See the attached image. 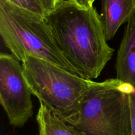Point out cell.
<instances>
[{"label":"cell","instance_id":"6da1fadb","mask_svg":"<svg viewBox=\"0 0 135 135\" xmlns=\"http://www.w3.org/2000/svg\"><path fill=\"white\" fill-rule=\"evenodd\" d=\"M44 17L67 59L86 78L97 79L114 50L108 44L96 8H83L70 0H62Z\"/></svg>","mask_w":135,"mask_h":135},{"label":"cell","instance_id":"7a4b0ae2","mask_svg":"<svg viewBox=\"0 0 135 135\" xmlns=\"http://www.w3.org/2000/svg\"><path fill=\"white\" fill-rule=\"evenodd\" d=\"M0 35L5 46L21 62L31 55L86 78L60 50L44 16L0 0Z\"/></svg>","mask_w":135,"mask_h":135},{"label":"cell","instance_id":"3957f363","mask_svg":"<svg viewBox=\"0 0 135 135\" xmlns=\"http://www.w3.org/2000/svg\"><path fill=\"white\" fill-rule=\"evenodd\" d=\"M22 65L32 95L59 118L73 125L87 95L98 82L31 55L25 57Z\"/></svg>","mask_w":135,"mask_h":135},{"label":"cell","instance_id":"277c9868","mask_svg":"<svg viewBox=\"0 0 135 135\" xmlns=\"http://www.w3.org/2000/svg\"><path fill=\"white\" fill-rule=\"evenodd\" d=\"M132 86L117 78L98 83L87 95L73 126L87 135H132Z\"/></svg>","mask_w":135,"mask_h":135},{"label":"cell","instance_id":"5b68a950","mask_svg":"<svg viewBox=\"0 0 135 135\" xmlns=\"http://www.w3.org/2000/svg\"><path fill=\"white\" fill-rule=\"evenodd\" d=\"M20 62L13 54H0V103L15 127H22L33 115L32 94Z\"/></svg>","mask_w":135,"mask_h":135},{"label":"cell","instance_id":"8992f818","mask_svg":"<svg viewBox=\"0 0 135 135\" xmlns=\"http://www.w3.org/2000/svg\"><path fill=\"white\" fill-rule=\"evenodd\" d=\"M117 79L135 88V13L125 27L115 64Z\"/></svg>","mask_w":135,"mask_h":135},{"label":"cell","instance_id":"52a82bcc","mask_svg":"<svg viewBox=\"0 0 135 135\" xmlns=\"http://www.w3.org/2000/svg\"><path fill=\"white\" fill-rule=\"evenodd\" d=\"M101 18L107 40L115 36L123 24L135 13V0H102Z\"/></svg>","mask_w":135,"mask_h":135},{"label":"cell","instance_id":"ba28073f","mask_svg":"<svg viewBox=\"0 0 135 135\" xmlns=\"http://www.w3.org/2000/svg\"><path fill=\"white\" fill-rule=\"evenodd\" d=\"M36 121L38 135H87L59 118L42 103H40Z\"/></svg>","mask_w":135,"mask_h":135},{"label":"cell","instance_id":"9c48e42d","mask_svg":"<svg viewBox=\"0 0 135 135\" xmlns=\"http://www.w3.org/2000/svg\"><path fill=\"white\" fill-rule=\"evenodd\" d=\"M11 3L26 10L45 16L46 13L38 0H7Z\"/></svg>","mask_w":135,"mask_h":135},{"label":"cell","instance_id":"30bf717a","mask_svg":"<svg viewBox=\"0 0 135 135\" xmlns=\"http://www.w3.org/2000/svg\"><path fill=\"white\" fill-rule=\"evenodd\" d=\"M131 113V128L132 135H135V88L132 86L129 94Z\"/></svg>","mask_w":135,"mask_h":135},{"label":"cell","instance_id":"8fae6325","mask_svg":"<svg viewBox=\"0 0 135 135\" xmlns=\"http://www.w3.org/2000/svg\"><path fill=\"white\" fill-rule=\"evenodd\" d=\"M61 1L62 0H38L44 10L46 15L56 8Z\"/></svg>","mask_w":135,"mask_h":135},{"label":"cell","instance_id":"7c38bea8","mask_svg":"<svg viewBox=\"0 0 135 135\" xmlns=\"http://www.w3.org/2000/svg\"><path fill=\"white\" fill-rule=\"evenodd\" d=\"M79 6L83 8H89L94 6V3L96 0H70Z\"/></svg>","mask_w":135,"mask_h":135}]
</instances>
